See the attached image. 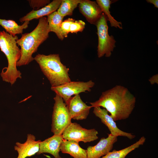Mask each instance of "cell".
<instances>
[{"mask_svg":"<svg viewBox=\"0 0 158 158\" xmlns=\"http://www.w3.org/2000/svg\"><path fill=\"white\" fill-rule=\"evenodd\" d=\"M98 132L95 129H86L79 124L71 123L62 134L63 139L84 143L90 142L98 139Z\"/></svg>","mask_w":158,"mask_h":158,"instance_id":"obj_8","label":"cell"},{"mask_svg":"<svg viewBox=\"0 0 158 158\" xmlns=\"http://www.w3.org/2000/svg\"><path fill=\"white\" fill-rule=\"evenodd\" d=\"M47 18L50 32H54L59 40H63L64 37L61 33V27L64 17L56 11L47 16Z\"/></svg>","mask_w":158,"mask_h":158,"instance_id":"obj_18","label":"cell"},{"mask_svg":"<svg viewBox=\"0 0 158 158\" xmlns=\"http://www.w3.org/2000/svg\"><path fill=\"white\" fill-rule=\"evenodd\" d=\"M62 0H54L45 6L37 10H32L26 15L20 18L21 22L30 21L33 19H38L48 16L56 11L60 6Z\"/></svg>","mask_w":158,"mask_h":158,"instance_id":"obj_15","label":"cell"},{"mask_svg":"<svg viewBox=\"0 0 158 158\" xmlns=\"http://www.w3.org/2000/svg\"><path fill=\"white\" fill-rule=\"evenodd\" d=\"M80 12L91 24L96 25L103 12L96 1L81 0L78 5Z\"/></svg>","mask_w":158,"mask_h":158,"instance_id":"obj_12","label":"cell"},{"mask_svg":"<svg viewBox=\"0 0 158 158\" xmlns=\"http://www.w3.org/2000/svg\"><path fill=\"white\" fill-rule=\"evenodd\" d=\"M51 131L54 134L61 135L66 128L72 123L68 108L60 96L56 94L54 98Z\"/></svg>","mask_w":158,"mask_h":158,"instance_id":"obj_5","label":"cell"},{"mask_svg":"<svg viewBox=\"0 0 158 158\" xmlns=\"http://www.w3.org/2000/svg\"><path fill=\"white\" fill-rule=\"evenodd\" d=\"M50 32L47 18L44 17L39 19L36 28L29 33L22 34L21 37L16 41L20 47L21 56L17 62V66L28 64L34 60L32 56L39 46L46 40Z\"/></svg>","mask_w":158,"mask_h":158,"instance_id":"obj_2","label":"cell"},{"mask_svg":"<svg viewBox=\"0 0 158 158\" xmlns=\"http://www.w3.org/2000/svg\"><path fill=\"white\" fill-rule=\"evenodd\" d=\"M63 139L62 135L54 134L40 143L39 150L37 154L47 153L52 155L54 158H61L59 155L60 146Z\"/></svg>","mask_w":158,"mask_h":158,"instance_id":"obj_14","label":"cell"},{"mask_svg":"<svg viewBox=\"0 0 158 158\" xmlns=\"http://www.w3.org/2000/svg\"><path fill=\"white\" fill-rule=\"evenodd\" d=\"M81 0H62L57 12L63 17L72 15L74 10Z\"/></svg>","mask_w":158,"mask_h":158,"instance_id":"obj_21","label":"cell"},{"mask_svg":"<svg viewBox=\"0 0 158 158\" xmlns=\"http://www.w3.org/2000/svg\"><path fill=\"white\" fill-rule=\"evenodd\" d=\"M145 140L146 138L142 136L137 142L129 146L118 151L114 150L112 152H109L101 158H125L130 152L143 145Z\"/></svg>","mask_w":158,"mask_h":158,"instance_id":"obj_19","label":"cell"},{"mask_svg":"<svg viewBox=\"0 0 158 158\" xmlns=\"http://www.w3.org/2000/svg\"><path fill=\"white\" fill-rule=\"evenodd\" d=\"M117 0H97L96 2L99 6L102 12L107 16L108 20L110 23L111 27L122 29V23L118 21L111 16L109 11L110 5Z\"/></svg>","mask_w":158,"mask_h":158,"instance_id":"obj_20","label":"cell"},{"mask_svg":"<svg viewBox=\"0 0 158 158\" xmlns=\"http://www.w3.org/2000/svg\"><path fill=\"white\" fill-rule=\"evenodd\" d=\"M30 6L36 10L39 9L50 3L49 0H30L28 1Z\"/></svg>","mask_w":158,"mask_h":158,"instance_id":"obj_24","label":"cell"},{"mask_svg":"<svg viewBox=\"0 0 158 158\" xmlns=\"http://www.w3.org/2000/svg\"><path fill=\"white\" fill-rule=\"evenodd\" d=\"M60 151L62 153L69 154L74 158H87V150L80 146L79 142L63 139Z\"/></svg>","mask_w":158,"mask_h":158,"instance_id":"obj_16","label":"cell"},{"mask_svg":"<svg viewBox=\"0 0 158 158\" xmlns=\"http://www.w3.org/2000/svg\"><path fill=\"white\" fill-rule=\"evenodd\" d=\"M107 138H102L98 143L87 148V158H100L106 155L113 149L114 144L117 141V137L108 134Z\"/></svg>","mask_w":158,"mask_h":158,"instance_id":"obj_10","label":"cell"},{"mask_svg":"<svg viewBox=\"0 0 158 158\" xmlns=\"http://www.w3.org/2000/svg\"><path fill=\"white\" fill-rule=\"evenodd\" d=\"M85 23L81 20H75L71 24L70 28V32L77 33L82 32L85 28Z\"/></svg>","mask_w":158,"mask_h":158,"instance_id":"obj_22","label":"cell"},{"mask_svg":"<svg viewBox=\"0 0 158 158\" xmlns=\"http://www.w3.org/2000/svg\"><path fill=\"white\" fill-rule=\"evenodd\" d=\"M16 35L13 36L4 30L0 31V49L7 58L8 66L3 68L1 75L3 81L13 85L21 73L17 68L16 64L21 56L20 49L18 46Z\"/></svg>","mask_w":158,"mask_h":158,"instance_id":"obj_3","label":"cell"},{"mask_svg":"<svg viewBox=\"0 0 158 158\" xmlns=\"http://www.w3.org/2000/svg\"><path fill=\"white\" fill-rule=\"evenodd\" d=\"M38 64L51 87H56L71 81L69 69L63 64L58 54L45 55L38 54L34 58Z\"/></svg>","mask_w":158,"mask_h":158,"instance_id":"obj_4","label":"cell"},{"mask_svg":"<svg viewBox=\"0 0 158 158\" xmlns=\"http://www.w3.org/2000/svg\"><path fill=\"white\" fill-rule=\"evenodd\" d=\"M158 74L154 75L151 77L149 80V82L152 85H153L154 83H158Z\"/></svg>","mask_w":158,"mask_h":158,"instance_id":"obj_25","label":"cell"},{"mask_svg":"<svg viewBox=\"0 0 158 158\" xmlns=\"http://www.w3.org/2000/svg\"><path fill=\"white\" fill-rule=\"evenodd\" d=\"M66 104L71 118L77 120L86 119L92 108L83 101L79 94L71 97Z\"/></svg>","mask_w":158,"mask_h":158,"instance_id":"obj_9","label":"cell"},{"mask_svg":"<svg viewBox=\"0 0 158 158\" xmlns=\"http://www.w3.org/2000/svg\"><path fill=\"white\" fill-rule=\"evenodd\" d=\"M35 140L34 135L29 134L27 135V140L24 143L16 142L14 148L18 153L17 158H25L37 154L39 151L40 143L41 141Z\"/></svg>","mask_w":158,"mask_h":158,"instance_id":"obj_13","label":"cell"},{"mask_svg":"<svg viewBox=\"0 0 158 158\" xmlns=\"http://www.w3.org/2000/svg\"><path fill=\"white\" fill-rule=\"evenodd\" d=\"M75 20L73 18H68L63 21L61 23V34L64 37H68V35L70 32V25L72 22Z\"/></svg>","mask_w":158,"mask_h":158,"instance_id":"obj_23","label":"cell"},{"mask_svg":"<svg viewBox=\"0 0 158 158\" xmlns=\"http://www.w3.org/2000/svg\"><path fill=\"white\" fill-rule=\"evenodd\" d=\"M29 22L25 21L22 25H19L13 20L0 19V25L6 30V32L15 36L17 34H22L23 30L28 28Z\"/></svg>","mask_w":158,"mask_h":158,"instance_id":"obj_17","label":"cell"},{"mask_svg":"<svg viewBox=\"0 0 158 158\" xmlns=\"http://www.w3.org/2000/svg\"><path fill=\"white\" fill-rule=\"evenodd\" d=\"M95 85V83L92 80L86 82L71 81L58 86L51 87V89L61 97L66 103L73 95L86 91H91V88Z\"/></svg>","mask_w":158,"mask_h":158,"instance_id":"obj_7","label":"cell"},{"mask_svg":"<svg viewBox=\"0 0 158 158\" xmlns=\"http://www.w3.org/2000/svg\"><path fill=\"white\" fill-rule=\"evenodd\" d=\"M148 3L153 4L155 7L158 8V0H147Z\"/></svg>","mask_w":158,"mask_h":158,"instance_id":"obj_26","label":"cell"},{"mask_svg":"<svg viewBox=\"0 0 158 158\" xmlns=\"http://www.w3.org/2000/svg\"><path fill=\"white\" fill-rule=\"evenodd\" d=\"M93 112L96 117L100 119L102 122L107 127L110 133L113 135L117 137L118 136L125 137L130 140L135 137V135L131 133L126 132L120 129L105 109H102L100 107H94Z\"/></svg>","mask_w":158,"mask_h":158,"instance_id":"obj_11","label":"cell"},{"mask_svg":"<svg viewBox=\"0 0 158 158\" xmlns=\"http://www.w3.org/2000/svg\"><path fill=\"white\" fill-rule=\"evenodd\" d=\"M136 102V97L128 88L117 85L103 92L98 100L89 103L92 107H103L115 121L129 118Z\"/></svg>","mask_w":158,"mask_h":158,"instance_id":"obj_1","label":"cell"},{"mask_svg":"<svg viewBox=\"0 0 158 158\" xmlns=\"http://www.w3.org/2000/svg\"><path fill=\"white\" fill-rule=\"evenodd\" d=\"M107 21V16L103 13L95 25L98 37L97 54L99 58L104 56L107 57H110L116 47V41L113 36L109 35L108 33Z\"/></svg>","mask_w":158,"mask_h":158,"instance_id":"obj_6","label":"cell"}]
</instances>
